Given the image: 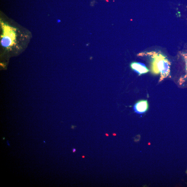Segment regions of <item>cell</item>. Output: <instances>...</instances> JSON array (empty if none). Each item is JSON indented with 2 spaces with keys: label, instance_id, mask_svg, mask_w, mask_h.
I'll use <instances>...</instances> for the list:
<instances>
[{
  "label": "cell",
  "instance_id": "52a82bcc",
  "mask_svg": "<svg viewBox=\"0 0 187 187\" xmlns=\"http://www.w3.org/2000/svg\"></svg>",
  "mask_w": 187,
  "mask_h": 187
},
{
  "label": "cell",
  "instance_id": "7a4b0ae2",
  "mask_svg": "<svg viewBox=\"0 0 187 187\" xmlns=\"http://www.w3.org/2000/svg\"><path fill=\"white\" fill-rule=\"evenodd\" d=\"M138 56H147L149 58L151 72L153 74L160 75L159 81L169 76L171 62L167 57L161 53L155 51L145 52L139 53Z\"/></svg>",
  "mask_w": 187,
  "mask_h": 187
},
{
  "label": "cell",
  "instance_id": "277c9868",
  "mask_svg": "<svg viewBox=\"0 0 187 187\" xmlns=\"http://www.w3.org/2000/svg\"><path fill=\"white\" fill-rule=\"evenodd\" d=\"M130 67L132 69L135 71L139 75L146 74L149 72V70L145 65L139 62H132L130 64Z\"/></svg>",
  "mask_w": 187,
  "mask_h": 187
},
{
  "label": "cell",
  "instance_id": "3957f363",
  "mask_svg": "<svg viewBox=\"0 0 187 187\" xmlns=\"http://www.w3.org/2000/svg\"><path fill=\"white\" fill-rule=\"evenodd\" d=\"M148 103L146 100L139 101L135 104L134 107L135 112L139 114L145 113L148 110Z\"/></svg>",
  "mask_w": 187,
  "mask_h": 187
},
{
  "label": "cell",
  "instance_id": "5b68a950",
  "mask_svg": "<svg viewBox=\"0 0 187 187\" xmlns=\"http://www.w3.org/2000/svg\"><path fill=\"white\" fill-rule=\"evenodd\" d=\"M181 55L185 63V72L187 76V51L182 52Z\"/></svg>",
  "mask_w": 187,
  "mask_h": 187
},
{
  "label": "cell",
  "instance_id": "6da1fadb",
  "mask_svg": "<svg viewBox=\"0 0 187 187\" xmlns=\"http://www.w3.org/2000/svg\"><path fill=\"white\" fill-rule=\"evenodd\" d=\"M0 20V44L1 48L10 51L20 50L28 44L31 37L30 32L13 21Z\"/></svg>",
  "mask_w": 187,
  "mask_h": 187
},
{
  "label": "cell",
  "instance_id": "8992f818",
  "mask_svg": "<svg viewBox=\"0 0 187 187\" xmlns=\"http://www.w3.org/2000/svg\"><path fill=\"white\" fill-rule=\"evenodd\" d=\"M76 151V150L75 149H73V152H74L75 151Z\"/></svg>",
  "mask_w": 187,
  "mask_h": 187
}]
</instances>
